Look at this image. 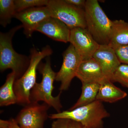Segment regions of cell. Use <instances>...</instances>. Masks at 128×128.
<instances>
[{
	"label": "cell",
	"instance_id": "obj_15",
	"mask_svg": "<svg viewBox=\"0 0 128 128\" xmlns=\"http://www.w3.org/2000/svg\"><path fill=\"white\" fill-rule=\"evenodd\" d=\"M113 48L128 45V22L122 20L112 21L109 44Z\"/></svg>",
	"mask_w": 128,
	"mask_h": 128
},
{
	"label": "cell",
	"instance_id": "obj_6",
	"mask_svg": "<svg viewBox=\"0 0 128 128\" xmlns=\"http://www.w3.org/2000/svg\"><path fill=\"white\" fill-rule=\"evenodd\" d=\"M46 6L51 17L61 21L70 29L86 28L84 9L69 4L65 0H49Z\"/></svg>",
	"mask_w": 128,
	"mask_h": 128
},
{
	"label": "cell",
	"instance_id": "obj_18",
	"mask_svg": "<svg viewBox=\"0 0 128 128\" xmlns=\"http://www.w3.org/2000/svg\"><path fill=\"white\" fill-rule=\"evenodd\" d=\"M16 13L14 0H0V24L6 28Z\"/></svg>",
	"mask_w": 128,
	"mask_h": 128
},
{
	"label": "cell",
	"instance_id": "obj_23",
	"mask_svg": "<svg viewBox=\"0 0 128 128\" xmlns=\"http://www.w3.org/2000/svg\"><path fill=\"white\" fill-rule=\"evenodd\" d=\"M70 120L58 119L54 121L51 128H68Z\"/></svg>",
	"mask_w": 128,
	"mask_h": 128
},
{
	"label": "cell",
	"instance_id": "obj_8",
	"mask_svg": "<svg viewBox=\"0 0 128 128\" xmlns=\"http://www.w3.org/2000/svg\"><path fill=\"white\" fill-rule=\"evenodd\" d=\"M63 56V63L59 71L56 74L55 80L60 82V90L62 92L68 89L82 60L71 44L64 52Z\"/></svg>",
	"mask_w": 128,
	"mask_h": 128
},
{
	"label": "cell",
	"instance_id": "obj_14",
	"mask_svg": "<svg viewBox=\"0 0 128 128\" xmlns=\"http://www.w3.org/2000/svg\"><path fill=\"white\" fill-rule=\"evenodd\" d=\"M127 95L126 92L114 86L110 80H107L100 84L96 100L114 103L125 98Z\"/></svg>",
	"mask_w": 128,
	"mask_h": 128
},
{
	"label": "cell",
	"instance_id": "obj_12",
	"mask_svg": "<svg viewBox=\"0 0 128 128\" xmlns=\"http://www.w3.org/2000/svg\"><path fill=\"white\" fill-rule=\"evenodd\" d=\"M36 31L55 41L67 43L70 41V29L61 21L50 17L41 22Z\"/></svg>",
	"mask_w": 128,
	"mask_h": 128
},
{
	"label": "cell",
	"instance_id": "obj_13",
	"mask_svg": "<svg viewBox=\"0 0 128 128\" xmlns=\"http://www.w3.org/2000/svg\"><path fill=\"white\" fill-rule=\"evenodd\" d=\"M82 83H95L100 84L108 80L104 75L100 66L92 57L82 60L76 74Z\"/></svg>",
	"mask_w": 128,
	"mask_h": 128
},
{
	"label": "cell",
	"instance_id": "obj_22",
	"mask_svg": "<svg viewBox=\"0 0 128 128\" xmlns=\"http://www.w3.org/2000/svg\"><path fill=\"white\" fill-rule=\"evenodd\" d=\"M0 128H22L16 122L14 118H11L8 120H0Z\"/></svg>",
	"mask_w": 128,
	"mask_h": 128
},
{
	"label": "cell",
	"instance_id": "obj_10",
	"mask_svg": "<svg viewBox=\"0 0 128 128\" xmlns=\"http://www.w3.org/2000/svg\"><path fill=\"white\" fill-rule=\"evenodd\" d=\"M51 17L50 11L47 6L29 8L16 12L14 17L20 21L27 38L32 36L38 25Z\"/></svg>",
	"mask_w": 128,
	"mask_h": 128
},
{
	"label": "cell",
	"instance_id": "obj_21",
	"mask_svg": "<svg viewBox=\"0 0 128 128\" xmlns=\"http://www.w3.org/2000/svg\"><path fill=\"white\" fill-rule=\"evenodd\" d=\"M114 49L120 63L128 65V45L118 46Z\"/></svg>",
	"mask_w": 128,
	"mask_h": 128
},
{
	"label": "cell",
	"instance_id": "obj_11",
	"mask_svg": "<svg viewBox=\"0 0 128 128\" xmlns=\"http://www.w3.org/2000/svg\"><path fill=\"white\" fill-rule=\"evenodd\" d=\"M92 57L100 66L105 77L112 82L114 72L121 64L114 49L109 45H100Z\"/></svg>",
	"mask_w": 128,
	"mask_h": 128
},
{
	"label": "cell",
	"instance_id": "obj_2",
	"mask_svg": "<svg viewBox=\"0 0 128 128\" xmlns=\"http://www.w3.org/2000/svg\"><path fill=\"white\" fill-rule=\"evenodd\" d=\"M110 116L102 102H93L73 110H66L50 114V119H67L79 122L86 128H102L103 119Z\"/></svg>",
	"mask_w": 128,
	"mask_h": 128
},
{
	"label": "cell",
	"instance_id": "obj_20",
	"mask_svg": "<svg viewBox=\"0 0 128 128\" xmlns=\"http://www.w3.org/2000/svg\"><path fill=\"white\" fill-rule=\"evenodd\" d=\"M119 82L128 88V65L121 64L114 72L112 82Z\"/></svg>",
	"mask_w": 128,
	"mask_h": 128
},
{
	"label": "cell",
	"instance_id": "obj_5",
	"mask_svg": "<svg viewBox=\"0 0 128 128\" xmlns=\"http://www.w3.org/2000/svg\"><path fill=\"white\" fill-rule=\"evenodd\" d=\"M39 71L42 75V81L36 83L30 92L31 102H38L43 101L50 107L53 108L57 113L60 112L62 106L60 101L62 92L56 96H54L52 93L54 86L56 74L51 68L49 56L46 58L45 63L40 64Z\"/></svg>",
	"mask_w": 128,
	"mask_h": 128
},
{
	"label": "cell",
	"instance_id": "obj_3",
	"mask_svg": "<svg viewBox=\"0 0 128 128\" xmlns=\"http://www.w3.org/2000/svg\"><path fill=\"white\" fill-rule=\"evenodd\" d=\"M22 25L12 28L9 32L0 33V70L3 72L11 69L16 75V80L22 76L28 68L30 59L15 51L12 47V38Z\"/></svg>",
	"mask_w": 128,
	"mask_h": 128
},
{
	"label": "cell",
	"instance_id": "obj_4",
	"mask_svg": "<svg viewBox=\"0 0 128 128\" xmlns=\"http://www.w3.org/2000/svg\"><path fill=\"white\" fill-rule=\"evenodd\" d=\"M86 28L100 45L110 43L112 21L108 17L97 0H87L84 8Z\"/></svg>",
	"mask_w": 128,
	"mask_h": 128
},
{
	"label": "cell",
	"instance_id": "obj_25",
	"mask_svg": "<svg viewBox=\"0 0 128 128\" xmlns=\"http://www.w3.org/2000/svg\"><path fill=\"white\" fill-rule=\"evenodd\" d=\"M68 128H86L85 126H83L81 124L70 120L69 122Z\"/></svg>",
	"mask_w": 128,
	"mask_h": 128
},
{
	"label": "cell",
	"instance_id": "obj_24",
	"mask_svg": "<svg viewBox=\"0 0 128 128\" xmlns=\"http://www.w3.org/2000/svg\"><path fill=\"white\" fill-rule=\"evenodd\" d=\"M66 2L76 7L84 9L86 0H65Z\"/></svg>",
	"mask_w": 128,
	"mask_h": 128
},
{
	"label": "cell",
	"instance_id": "obj_17",
	"mask_svg": "<svg viewBox=\"0 0 128 128\" xmlns=\"http://www.w3.org/2000/svg\"><path fill=\"white\" fill-rule=\"evenodd\" d=\"M81 94L76 102L70 110L88 105L96 100L100 84L98 83H82Z\"/></svg>",
	"mask_w": 128,
	"mask_h": 128
},
{
	"label": "cell",
	"instance_id": "obj_1",
	"mask_svg": "<svg viewBox=\"0 0 128 128\" xmlns=\"http://www.w3.org/2000/svg\"><path fill=\"white\" fill-rule=\"evenodd\" d=\"M53 51L50 46H46L40 50L33 48L30 53L29 66L22 76L14 82V89L17 98V104L26 106L30 104V92L37 83L36 71L42 60L50 56Z\"/></svg>",
	"mask_w": 128,
	"mask_h": 128
},
{
	"label": "cell",
	"instance_id": "obj_19",
	"mask_svg": "<svg viewBox=\"0 0 128 128\" xmlns=\"http://www.w3.org/2000/svg\"><path fill=\"white\" fill-rule=\"evenodd\" d=\"M49 0H15V7L16 12L26 9L36 7L46 6Z\"/></svg>",
	"mask_w": 128,
	"mask_h": 128
},
{
	"label": "cell",
	"instance_id": "obj_7",
	"mask_svg": "<svg viewBox=\"0 0 128 128\" xmlns=\"http://www.w3.org/2000/svg\"><path fill=\"white\" fill-rule=\"evenodd\" d=\"M50 106L44 102H31L20 110L16 117V122L22 128H44L45 121L48 118Z\"/></svg>",
	"mask_w": 128,
	"mask_h": 128
},
{
	"label": "cell",
	"instance_id": "obj_9",
	"mask_svg": "<svg viewBox=\"0 0 128 128\" xmlns=\"http://www.w3.org/2000/svg\"><path fill=\"white\" fill-rule=\"evenodd\" d=\"M69 42L75 49L82 60L92 58L100 46L86 28L70 29Z\"/></svg>",
	"mask_w": 128,
	"mask_h": 128
},
{
	"label": "cell",
	"instance_id": "obj_16",
	"mask_svg": "<svg viewBox=\"0 0 128 128\" xmlns=\"http://www.w3.org/2000/svg\"><path fill=\"white\" fill-rule=\"evenodd\" d=\"M16 80V74L12 72L8 74L6 82L0 88V106H6L17 103V98L14 89Z\"/></svg>",
	"mask_w": 128,
	"mask_h": 128
}]
</instances>
